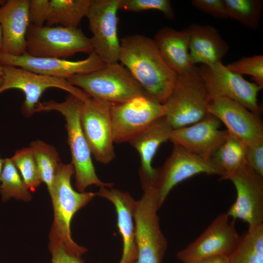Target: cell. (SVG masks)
<instances>
[{"instance_id": "obj_2", "label": "cell", "mask_w": 263, "mask_h": 263, "mask_svg": "<svg viewBox=\"0 0 263 263\" xmlns=\"http://www.w3.org/2000/svg\"><path fill=\"white\" fill-rule=\"evenodd\" d=\"M74 174L75 169L71 163L60 162L50 194L54 218L49 235V249L62 246L70 253L82 256L87 249L78 245L72 239L71 222L75 214L97 195L94 192L75 191L71 184Z\"/></svg>"}, {"instance_id": "obj_16", "label": "cell", "mask_w": 263, "mask_h": 263, "mask_svg": "<svg viewBox=\"0 0 263 263\" xmlns=\"http://www.w3.org/2000/svg\"><path fill=\"white\" fill-rule=\"evenodd\" d=\"M207 113L223 122L230 135L246 146L263 141L260 116L239 103L225 97L210 99Z\"/></svg>"}, {"instance_id": "obj_25", "label": "cell", "mask_w": 263, "mask_h": 263, "mask_svg": "<svg viewBox=\"0 0 263 263\" xmlns=\"http://www.w3.org/2000/svg\"><path fill=\"white\" fill-rule=\"evenodd\" d=\"M246 147L229 134L211 157L221 172L220 179L227 180L246 163Z\"/></svg>"}, {"instance_id": "obj_15", "label": "cell", "mask_w": 263, "mask_h": 263, "mask_svg": "<svg viewBox=\"0 0 263 263\" xmlns=\"http://www.w3.org/2000/svg\"><path fill=\"white\" fill-rule=\"evenodd\" d=\"M237 196L226 214L233 220L240 219L253 226L263 224V177L247 164L231 174Z\"/></svg>"}, {"instance_id": "obj_33", "label": "cell", "mask_w": 263, "mask_h": 263, "mask_svg": "<svg viewBox=\"0 0 263 263\" xmlns=\"http://www.w3.org/2000/svg\"><path fill=\"white\" fill-rule=\"evenodd\" d=\"M49 0H29V17L31 24L42 27L46 22Z\"/></svg>"}, {"instance_id": "obj_17", "label": "cell", "mask_w": 263, "mask_h": 263, "mask_svg": "<svg viewBox=\"0 0 263 263\" xmlns=\"http://www.w3.org/2000/svg\"><path fill=\"white\" fill-rule=\"evenodd\" d=\"M0 64L19 67L39 75L66 79L75 75L98 70L106 63L92 52L86 58L76 61L34 57L26 53L19 56L1 53Z\"/></svg>"}, {"instance_id": "obj_1", "label": "cell", "mask_w": 263, "mask_h": 263, "mask_svg": "<svg viewBox=\"0 0 263 263\" xmlns=\"http://www.w3.org/2000/svg\"><path fill=\"white\" fill-rule=\"evenodd\" d=\"M119 61L141 85L146 94L164 104L178 75L166 61L153 39L140 34L120 40Z\"/></svg>"}, {"instance_id": "obj_11", "label": "cell", "mask_w": 263, "mask_h": 263, "mask_svg": "<svg viewBox=\"0 0 263 263\" xmlns=\"http://www.w3.org/2000/svg\"><path fill=\"white\" fill-rule=\"evenodd\" d=\"M120 0H91L86 16L93 51L105 63L119 61L117 12Z\"/></svg>"}, {"instance_id": "obj_7", "label": "cell", "mask_w": 263, "mask_h": 263, "mask_svg": "<svg viewBox=\"0 0 263 263\" xmlns=\"http://www.w3.org/2000/svg\"><path fill=\"white\" fill-rule=\"evenodd\" d=\"M28 55L64 59L78 53L93 51L90 38L80 29L30 24L26 37Z\"/></svg>"}, {"instance_id": "obj_24", "label": "cell", "mask_w": 263, "mask_h": 263, "mask_svg": "<svg viewBox=\"0 0 263 263\" xmlns=\"http://www.w3.org/2000/svg\"><path fill=\"white\" fill-rule=\"evenodd\" d=\"M91 0H50L46 26L77 28Z\"/></svg>"}, {"instance_id": "obj_12", "label": "cell", "mask_w": 263, "mask_h": 263, "mask_svg": "<svg viewBox=\"0 0 263 263\" xmlns=\"http://www.w3.org/2000/svg\"><path fill=\"white\" fill-rule=\"evenodd\" d=\"M111 103L89 97L80 108L81 128L92 154L98 162L107 164L115 157L112 135Z\"/></svg>"}, {"instance_id": "obj_32", "label": "cell", "mask_w": 263, "mask_h": 263, "mask_svg": "<svg viewBox=\"0 0 263 263\" xmlns=\"http://www.w3.org/2000/svg\"><path fill=\"white\" fill-rule=\"evenodd\" d=\"M119 10L132 12L157 10L169 19L174 18L171 2L169 0H120Z\"/></svg>"}, {"instance_id": "obj_26", "label": "cell", "mask_w": 263, "mask_h": 263, "mask_svg": "<svg viewBox=\"0 0 263 263\" xmlns=\"http://www.w3.org/2000/svg\"><path fill=\"white\" fill-rule=\"evenodd\" d=\"M227 257L229 263H263V224L248 226Z\"/></svg>"}, {"instance_id": "obj_5", "label": "cell", "mask_w": 263, "mask_h": 263, "mask_svg": "<svg viewBox=\"0 0 263 263\" xmlns=\"http://www.w3.org/2000/svg\"><path fill=\"white\" fill-rule=\"evenodd\" d=\"M66 79L90 97L111 103L124 102L137 96H147L129 71L118 62L105 64L98 70L75 75Z\"/></svg>"}, {"instance_id": "obj_23", "label": "cell", "mask_w": 263, "mask_h": 263, "mask_svg": "<svg viewBox=\"0 0 263 263\" xmlns=\"http://www.w3.org/2000/svg\"><path fill=\"white\" fill-rule=\"evenodd\" d=\"M188 29L189 55L193 65L197 63L210 65L222 61L229 46L214 27L193 24Z\"/></svg>"}, {"instance_id": "obj_41", "label": "cell", "mask_w": 263, "mask_h": 263, "mask_svg": "<svg viewBox=\"0 0 263 263\" xmlns=\"http://www.w3.org/2000/svg\"><path fill=\"white\" fill-rule=\"evenodd\" d=\"M5 2V0H0V6L4 4Z\"/></svg>"}, {"instance_id": "obj_34", "label": "cell", "mask_w": 263, "mask_h": 263, "mask_svg": "<svg viewBox=\"0 0 263 263\" xmlns=\"http://www.w3.org/2000/svg\"><path fill=\"white\" fill-rule=\"evenodd\" d=\"M193 6L199 10L219 19H227L223 0H192Z\"/></svg>"}, {"instance_id": "obj_13", "label": "cell", "mask_w": 263, "mask_h": 263, "mask_svg": "<svg viewBox=\"0 0 263 263\" xmlns=\"http://www.w3.org/2000/svg\"><path fill=\"white\" fill-rule=\"evenodd\" d=\"M202 173L221 175L219 169L211 158L193 154L178 145L173 144L170 155L163 166L157 169L154 181L159 208L176 185Z\"/></svg>"}, {"instance_id": "obj_18", "label": "cell", "mask_w": 263, "mask_h": 263, "mask_svg": "<svg viewBox=\"0 0 263 263\" xmlns=\"http://www.w3.org/2000/svg\"><path fill=\"white\" fill-rule=\"evenodd\" d=\"M221 123L208 113L194 124L173 130L169 140L193 154L211 158L229 135L227 130H220Z\"/></svg>"}, {"instance_id": "obj_14", "label": "cell", "mask_w": 263, "mask_h": 263, "mask_svg": "<svg viewBox=\"0 0 263 263\" xmlns=\"http://www.w3.org/2000/svg\"><path fill=\"white\" fill-rule=\"evenodd\" d=\"M226 214L218 215L193 242L177 253L182 263H194L202 259L229 256L241 239L234 220L230 222Z\"/></svg>"}, {"instance_id": "obj_31", "label": "cell", "mask_w": 263, "mask_h": 263, "mask_svg": "<svg viewBox=\"0 0 263 263\" xmlns=\"http://www.w3.org/2000/svg\"><path fill=\"white\" fill-rule=\"evenodd\" d=\"M231 71L240 75L251 76L254 83L263 88V56L255 55L243 57L226 65Z\"/></svg>"}, {"instance_id": "obj_38", "label": "cell", "mask_w": 263, "mask_h": 263, "mask_svg": "<svg viewBox=\"0 0 263 263\" xmlns=\"http://www.w3.org/2000/svg\"><path fill=\"white\" fill-rule=\"evenodd\" d=\"M4 76V71L3 68V66L0 64V87L1 86Z\"/></svg>"}, {"instance_id": "obj_3", "label": "cell", "mask_w": 263, "mask_h": 263, "mask_svg": "<svg viewBox=\"0 0 263 263\" xmlns=\"http://www.w3.org/2000/svg\"><path fill=\"white\" fill-rule=\"evenodd\" d=\"M83 101L69 94L61 102L50 100L38 103L35 113L56 111L64 117L68 135L72 162L75 169V187L80 192L87 187L96 185L100 187H112L113 184L101 181L96 175L91 156V152L83 133L79 118L80 108Z\"/></svg>"}, {"instance_id": "obj_9", "label": "cell", "mask_w": 263, "mask_h": 263, "mask_svg": "<svg viewBox=\"0 0 263 263\" xmlns=\"http://www.w3.org/2000/svg\"><path fill=\"white\" fill-rule=\"evenodd\" d=\"M4 76L0 94L9 89L22 91L25 95L21 110L26 117L35 113V109L43 92L48 88L62 89L83 101L90 96L66 79L38 74L19 67L2 65Z\"/></svg>"}, {"instance_id": "obj_10", "label": "cell", "mask_w": 263, "mask_h": 263, "mask_svg": "<svg viewBox=\"0 0 263 263\" xmlns=\"http://www.w3.org/2000/svg\"><path fill=\"white\" fill-rule=\"evenodd\" d=\"M165 115L163 104L146 96L111 103L110 116L114 143L128 142L156 119Z\"/></svg>"}, {"instance_id": "obj_6", "label": "cell", "mask_w": 263, "mask_h": 263, "mask_svg": "<svg viewBox=\"0 0 263 263\" xmlns=\"http://www.w3.org/2000/svg\"><path fill=\"white\" fill-rule=\"evenodd\" d=\"M209 98L195 66L178 75L176 84L163 104L165 116L173 130L194 124L207 113Z\"/></svg>"}, {"instance_id": "obj_28", "label": "cell", "mask_w": 263, "mask_h": 263, "mask_svg": "<svg viewBox=\"0 0 263 263\" xmlns=\"http://www.w3.org/2000/svg\"><path fill=\"white\" fill-rule=\"evenodd\" d=\"M0 182V192L3 201L11 198L25 202L32 199L29 189L11 158L4 159Z\"/></svg>"}, {"instance_id": "obj_8", "label": "cell", "mask_w": 263, "mask_h": 263, "mask_svg": "<svg viewBox=\"0 0 263 263\" xmlns=\"http://www.w3.org/2000/svg\"><path fill=\"white\" fill-rule=\"evenodd\" d=\"M197 69L204 82L209 100L216 97L227 98L260 116L262 110L257 97L262 89L256 83L231 71L222 61L201 64Z\"/></svg>"}, {"instance_id": "obj_40", "label": "cell", "mask_w": 263, "mask_h": 263, "mask_svg": "<svg viewBox=\"0 0 263 263\" xmlns=\"http://www.w3.org/2000/svg\"><path fill=\"white\" fill-rule=\"evenodd\" d=\"M4 163V159H2L0 155V177L2 172Z\"/></svg>"}, {"instance_id": "obj_4", "label": "cell", "mask_w": 263, "mask_h": 263, "mask_svg": "<svg viewBox=\"0 0 263 263\" xmlns=\"http://www.w3.org/2000/svg\"><path fill=\"white\" fill-rule=\"evenodd\" d=\"M143 194L134 211L137 258L133 263H161L167 241L160 226L158 195L153 181L141 180Z\"/></svg>"}, {"instance_id": "obj_27", "label": "cell", "mask_w": 263, "mask_h": 263, "mask_svg": "<svg viewBox=\"0 0 263 263\" xmlns=\"http://www.w3.org/2000/svg\"><path fill=\"white\" fill-rule=\"evenodd\" d=\"M30 147L35 158L41 181L46 184L50 194L58 166L61 162L58 153L53 146L40 140L32 142Z\"/></svg>"}, {"instance_id": "obj_19", "label": "cell", "mask_w": 263, "mask_h": 263, "mask_svg": "<svg viewBox=\"0 0 263 263\" xmlns=\"http://www.w3.org/2000/svg\"><path fill=\"white\" fill-rule=\"evenodd\" d=\"M29 0H8L0 6L3 43L1 52L13 56L26 53V37L30 24Z\"/></svg>"}, {"instance_id": "obj_22", "label": "cell", "mask_w": 263, "mask_h": 263, "mask_svg": "<svg viewBox=\"0 0 263 263\" xmlns=\"http://www.w3.org/2000/svg\"><path fill=\"white\" fill-rule=\"evenodd\" d=\"M189 39L188 28L178 31L169 27L160 29L153 39L163 57L177 75L188 73L195 67L189 55Z\"/></svg>"}, {"instance_id": "obj_35", "label": "cell", "mask_w": 263, "mask_h": 263, "mask_svg": "<svg viewBox=\"0 0 263 263\" xmlns=\"http://www.w3.org/2000/svg\"><path fill=\"white\" fill-rule=\"evenodd\" d=\"M245 160L250 168L263 177V141L246 146Z\"/></svg>"}, {"instance_id": "obj_39", "label": "cell", "mask_w": 263, "mask_h": 263, "mask_svg": "<svg viewBox=\"0 0 263 263\" xmlns=\"http://www.w3.org/2000/svg\"><path fill=\"white\" fill-rule=\"evenodd\" d=\"M2 43H3L2 31L1 25L0 24V54L1 52Z\"/></svg>"}, {"instance_id": "obj_21", "label": "cell", "mask_w": 263, "mask_h": 263, "mask_svg": "<svg viewBox=\"0 0 263 263\" xmlns=\"http://www.w3.org/2000/svg\"><path fill=\"white\" fill-rule=\"evenodd\" d=\"M172 130L163 116L154 120L129 141L140 157V179L155 181L157 169L152 167L153 158L160 146L169 140Z\"/></svg>"}, {"instance_id": "obj_20", "label": "cell", "mask_w": 263, "mask_h": 263, "mask_svg": "<svg viewBox=\"0 0 263 263\" xmlns=\"http://www.w3.org/2000/svg\"><path fill=\"white\" fill-rule=\"evenodd\" d=\"M96 195L109 200L117 216V226L123 241V252L118 263H133L137 258L134 211L135 201L126 191L112 187H100Z\"/></svg>"}, {"instance_id": "obj_29", "label": "cell", "mask_w": 263, "mask_h": 263, "mask_svg": "<svg viewBox=\"0 0 263 263\" xmlns=\"http://www.w3.org/2000/svg\"><path fill=\"white\" fill-rule=\"evenodd\" d=\"M228 18L245 27L257 29L263 7L261 0H223Z\"/></svg>"}, {"instance_id": "obj_36", "label": "cell", "mask_w": 263, "mask_h": 263, "mask_svg": "<svg viewBox=\"0 0 263 263\" xmlns=\"http://www.w3.org/2000/svg\"><path fill=\"white\" fill-rule=\"evenodd\" d=\"M49 250L52 255V263H84L81 256L70 253L62 246Z\"/></svg>"}, {"instance_id": "obj_30", "label": "cell", "mask_w": 263, "mask_h": 263, "mask_svg": "<svg viewBox=\"0 0 263 263\" xmlns=\"http://www.w3.org/2000/svg\"><path fill=\"white\" fill-rule=\"evenodd\" d=\"M26 188L34 191L42 183L35 158L30 147L17 150L11 158Z\"/></svg>"}, {"instance_id": "obj_37", "label": "cell", "mask_w": 263, "mask_h": 263, "mask_svg": "<svg viewBox=\"0 0 263 263\" xmlns=\"http://www.w3.org/2000/svg\"><path fill=\"white\" fill-rule=\"evenodd\" d=\"M194 263H229L227 256H217L205 258Z\"/></svg>"}]
</instances>
